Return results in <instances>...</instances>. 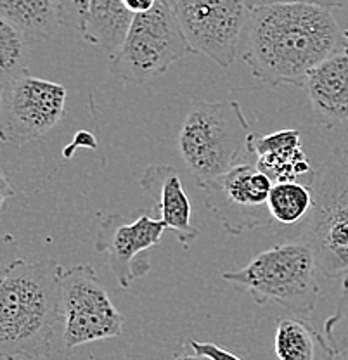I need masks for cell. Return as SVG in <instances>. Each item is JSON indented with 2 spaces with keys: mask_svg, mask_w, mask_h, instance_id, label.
<instances>
[{
  "mask_svg": "<svg viewBox=\"0 0 348 360\" xmlns=\"http://www.w3.org/2000/svg\"><path fill=\"white\" fill-rule=\"evenodd\" d=\"M274 350L279 360H335L338 355L309 321L297 317L278 322Z\"/></svg>",
  "mask_w": 348,
  "mask_h": 360,
  "instance_id": "cell-16",
  "label": "cell"
},
{
  "mask_svg": "<svg viewBox=\"0 0 348 360\" xmlns=\"http://www.w3.org/2000/svg\"><path fill=\"white\" fill-rule=\"evenodd\" d=\"M326 340L336 354H345L348 350V272L343 276L342 296L335 314L324 324Z\"/></svg>",
  "mask_w": 348,
  "mask_h": 360,
  "instance_id": "cell-20",
  "label": "cell"
},
{
  "mask_svg": "<svg viewBox=\"0 0 348 360\" xmlns=\"http://www.w3.org/2000/svg\"><path fill=\"white\" fill-rule=\"evenodd\" d=\"M63 267L20 258L0 283V360L51 357L63 343Z\"/></svg>",
  "mask_w": 348,
  "mask_h": 360,
  "instance_id": "cell-2",
  "label": "cell"
},
{
  "mask_svg": "<svg viewBox=\"0 0 348 360\" xmlns=\"http://www.w3.org/2000/svg\"><path fill=\"white\" fill-rule=\"evenodd\" d=\"M174 360H205V359L200 357V355H191V354H187L186 350H182L175 355Z\"/></svg>",
  "mask_w": 348,
  "mask_h": 360,
  "instance_id": "cell-27",
  "label": "cell"
},
{
  "mask_svg": "<svg viewBox=\"0 0 348 360\" xmlns=\"http://www.w3.org/2000/svg\"><path fill=\"white\" fill-rule=\"evenodd\" d=\"M269 210L274 222L295 225L307 219L312 210V191L302 182H279L272 186Z\"/></svg>",
  "mask_w": 348,
  "mask_h": 360,
  "instance_id": "cell-18",
  "label": "cell"
},
{
  "mask_svg": "<svg viewBox=\"0 0 348 360\" xmlns=\"http://www.w3.org/2000/svg\"><path fill=\"white\" fill-rule=\"evenodd\" d=\"M163 2H165V4H168V6H172V7H174L175 4H177V0H163Z\"/></svg>",
  "mask_w": 348,
  "mask_h": 360,
  "instance_id": "cell-29",
  "label": "cell"
},
{
  "mask_svg": "<svg viewBox=\"0 0 348 360\" xmlns=\"http://www.w3.org/2000/svg\"><path fill=\"white\" fill-rule=\"evenodd\" d=\"M89 2L91 0H56L58 4L59 25L73 30V32L82 33L87 18Z\"/></svg>",
  "mask_w": 348,
  "mask_h": 360,
  "instance_id": "cell-21",
  "label": "cell"
},
{
  "mask_svg": "<svg viewBox=\"0 0 348 360\" xmlns=\"http://www.w3.org/2000/svg\"><path fill=\"white\" fill-rule=\"evenodd\" d=\"M13 196H14V187L11 186L7 175L4 174L2 170H0V212H2L6 201L9 200V198H13Z\"/></svg>",
  "mask_w": 348,
  "mask_h": 360,
  "instance_id": "cell-26",
  "label": "cell"
},
{
  "mask_svg": "<svg viewBox=\"0 0 348 360\" xmlns=\"http://www.w3.org/2000/svg\"><path fill=\"white\" fill-rule=\"evenodd\" d=\"M132 21L134 14L123 0H91L80 37L84 42L113 56L122 47Z\"/></svg>",
  "mask_w": 348,
  "mask_h": 360,
  "instance_id": "cell-15",
  "label": "cell"
},
{
  "mask_svg": "<svg viewBox=\"0 0 348 360\" xmlns=\"http://www.w3.org/2000/svg\"><path fill=\"white\" fill-rule=\"evenodd\" d=\"M307 96L328 129L348 122V51L321 63L307 78Z\"/></svg>",
  "mask_w": 348,
  "mask_h": 360,
  "instance_id": "cell-14",
  "label": "cell"
},
{
  "mask_svg": "<svg viewBox=\"0 0 348 360\" xmlns=\"http://www.w3.org/2000/svg\"><path fill=\"white\" fill-rule=\"evenodd\" d=\"M123 2H125L127 9H129L134 16H137V14H144L148 13V11H151L158 0H123Z\"/></svg>",
  "mask_w": 348,
  "mask_h": 360,
  "instance_id": "cell-25",
  "label": "cell"
},
{
  "mask_svg": "<svg viewBox=\"0 0 348 360\" xmlns=\"http://www.w3.org/2000/svg\"><path fill=\"white\" fill-rule=\"evenodd\" d=\"M252 153L258 170L274 184L307 180L310 187L316 177V168L302 149V135L295 129L269 135L255 134L252 139Z\"/></svg>",
  "mask_w": 348,
  "mask_h": 360,
  "instance_id": "cell-13",
  "label": "cell"
},
{
  "mask_svg": "<svg viewBox=\"0 0 348 360\" xmlns=\"http://www.w3.org/2000/svg\"><path fill=\"white\" fill-rule=\"evenodd\" d=\"M0 18L14 26L28 45L51 39L59 25L56 0H0Z\"/></svg>",
  "mask_w": 348,
  "mask_h": 360,
  "instance_id": "cell-17",
  "label": "cell"
},
{
  "mask_svg": "<svg viewBox=\"0 0 348 360\" xmlns=\"http://www.w3.org/2000/svg\"><path fill=\"white\" fill-rule=\"evenodd\" d=\"M68 92L61 84L28 71L0 84V142L25 146L40 141L65 116Z\"/></svg>",
  "mask_w": 348,
  "mask_h": 360,
  "instance_id": "cell-7",
  "label": "cell"
},
{
  "mask_svg": "<svg viewBox=\"0 0 348 360\" xmlns=\"http://www.w3.org/2000/svg\"><path fill=\"white\" fill-rule=\"evenodd\" d=\"M343 35H345V51H348V30L343 32Z\"/></svg>",
  "mask_w": 348,
  "mask_h": 360,
  "instance_id": "cell-28",
  "label": "cell"
},
{
  "mask_svg": "<svg viewBox=\"0 0 348 360\" xmlns=\"http://www.w3.org/2000/svg\"><path fill=\"white\" fill-rule=\"evenodd\" d=\"M253 135L236 101L198 103L181 127L179 151L187 170L201 186L239 165L253 163Z\"/></svg>",
  "mask_w": 348,
  "mask_h": 360,
  "instance_id": "cell-3",
  "label": "cell"
},
{
  "mask_svg": "<svg viewBox=\"0 0 348 360\" xmlns=\"http://www.w3.org/2000/svg\"><path fill=\"white\" fill-rule=\"evenodd\" d=\"M239 49L260 82L303 87L321 63L345 51V35L328 7L271 4L252 9Z\"/></svg>",
  "mask_w": 348,
  "mask_h": 360,
  "instance_id": "cell-1",
  "label": "cell"
},
{
  "mask_svg": "<svg viewBox=\"0 0 348 360\" xmlns=\"http://www.w3.org/2000/svg\"><path fill=\"white\" fill-rule=\"evenodd\" d=\"M139 184L155 201V208L158 210L165 227L172 229L177 234L179 243L186 250H191L200 231L191 224L193 208L179 172L168 165H151L141 175Z\"/></svg>",
  "mask_w": 348,
  "mask_h": 360,
  "instance_id": "cell-12",
  "label": "cell"
},
{
  "mask_svg": "<svg viewBox=\"0 0 348 360\" xmlns=\"http://www.w3.org/2000/svg\"><path fill=\"white\" fill-rule=\"evenodd\" d=\"M312 210L300 241L312 250L328 279L348 272V148L335 149L310 184Z\"/></svg>",
  "mask_w": 348,
  "mask_h": 360,
  "instance_id": "cell-5",
  "label": "cell"
},
{
  "mask_svg": "<svg viewBox=\"0 0 348 360\" xmlns=\"http://www.w3.org/2000/svg\"><path fill=\"white\" fill-rule=\"evenodd\" d=\"M319 269L303 241L283 243L258 253L248 265L224 272L222 279L248 291L258 305L276 303L298 315H310L319 302Z\"/></svg>",
  "mask_w": 348,
  "mask_h": 360,
  "instance_id": "cell-4",
  "label": "cell"
},
{
  "mask_svg": "<svg viewBox=\"0 0 348 360\" xmlns=\"http://www.w3.org/2000/svg\"><path fill=\"white\" fill-rule=\"evenodd\" d=\"M167 231L160 219L141 213L136 220L111 213L103 217L96 239V250L108 257L111 272L123 290L153 269L148 250L158 246Z\"/></svg>",
  "mask_w": 348,
  "mask_h": 360,
  "instance_id": "cell-11",
  "label": "cell"
},
{
  "mask_svg": "<svg viewBox=\"0 0 348 360\" xmlns=\"http://www.w3.org/2000/svg\"><path fill=\"white\" fill-rule=\"evenodd\" d=\"M250 9H257L262 6H271V4H312V6L328 7V9H336V7L347 6L348 0H246Z\"/></svg>",
  "mask_w": 348,
  "mask_h": 360,
  "instance_id": "cell-23",
  "label": "cell"
},
{
  "mask_svg": "<svg viewBox=\"0 0 348 360\" xmlns=\"http://www.w3.org/2000/svg\"><path fill=\"white\" fill-rule=\"evenodd\" d=\"M191 348L194 350V354L200 355V357L203 359H208V360H241L238 357H234V355L229 354V352L222 350V348H219L217 345L213 343H201V341H189Z\"/></svg>",
  "mask_w": 348,
  "mask_h": 360,
  "instance_id": "cell-24",
  "label": "cell"
},
{
  "mask_svg": "<svg viewBox=\"0 0 348 360\" xmlns=\"http://www.w3.org/2000/svg\"><path fill=\"white\" fill-rule=\"evenodd\" d=\"M63 347L73 350L82 345L122 335L125 319L116 310L92 265L63 269Z\"/></svg>",
  "mask_w": 348,
  "mask_h": 360,
  "instance_id": "cell-8",
  "label": "cell"
},
{
  "mask_svg": "<svg viewBox=\"0 0 348 360\" xmlns=\"http://www.w3.org/2000/svg\"><path fill=\"white\" fill-rule=\"evenodd\" d=\"M20 260L16 255V241L11 234L0 236V283L9 274V270Z\"/></svg>",
  "mask_w": 348,
  "mask_h": 360,
  "instance_id": "cell-22",
  "label": "cell"
},
{
  "mask_svg": "<svg viewBox=\"0 0 348 360\" xmlns=\"http://www.w3.org/2000/svg\"><path fill=\"white\" fill-rule=\"evenodd\" d=\"M193 54L174 7L158 0L151 11L134 16L110 71L120 82L146 85L163 77L174 63Z\"/></svg>",
  "mask_w": 348,
  "mask_h": 360,
  "instance_id": "cell-6",
  "label": "cell"
},
{
  "mask_svg": "<svg viewBox=\"0 0 348 360\" xmlns=\"http://www.w3.org/2000/svg\"><path fill=\"white\" fill-rule=\"evenodd\" d=\"M28 44L20 32L0 18V84L26 71Z\"/></svg>",
  "mask_w": 348,
  "mask_h": 360,
  "instance_id": "cell-19",
  "label": "cell"
},
{
  "mask_svg": "<svg viewBox=\"0 0 348 360\" xmlns=\"http://www.w3.org/2000/svg\"><path fill=\"white\" fill-rule=\"evenodd\" d=\"M274 182L253 163L239 165L220 177L201 184L205 205L231 236L276 224L269 210Z\"/></svg>",
  "mask_w": 348,
  "mask_h": 360,
  "instance_id": "cell-10",
  "label": "cell"
},
{
  "mask_svg": "<svg viewBox=\"0 0 348 360\" xmlns=\"http://www.w3.org/2000/svg\"><path fill=\"white\" fill-rule=\"evenodd\" d=\"M345 355H347V360H348V350H347V352H345Z\"/></svg>",
  "mask_w": 348,
  "mask_h": 360,
  "instance_id": "cell-30",
  "label": "cell"
},
{
  "mask_svg": "<svg viewBox=\"0 0 348 360\" xmlns=\"http://www.w3.org/2000/svg\"><path fill=\"white\" fill-rule=\"evenodd\" d=\"M174 11L193 52L220 68L236 61L252 14L246 0H177Z\"/></svg>",
  "mask_w": 348,
  "mask_h": 360,
  "instance_id": "cell-9",
  "label": "cell"
}]
</instances>
